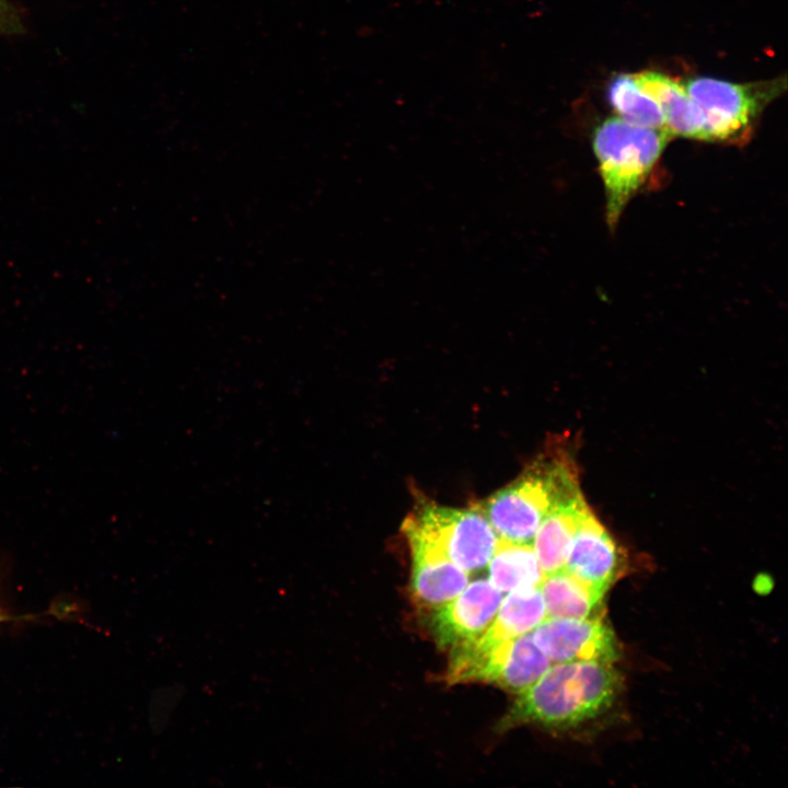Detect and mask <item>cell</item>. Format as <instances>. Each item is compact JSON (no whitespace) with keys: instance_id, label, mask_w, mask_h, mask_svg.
Segmentation results:
<instances>
[{"instance_id":"cell-1","label":"cell","mask_w":788,"mask_h":788,"mask_svg":"<svg viewBox=\"0 0 788 788\" xmlns=\"http://www.w3.org/2000/svg\"><path fill=\"white\" fill-rule=\"evenodd\" d=\"M612 664L579 660L551 665L519 693L500 729L524 723L569 728L596 718L612 706L619 690Z\"/></svg>"},{"instance_id":"cell-2","label":"cell","mask_w":788,"mask_h":788,"mask_svg":"<svg viewBox=\"0 0 788 788\" xmlns=\"http://www.w3.org/2000/svg\"><path fill=\"white\" fill-rule=\"evenodd\" d=\"M578 472L569 454L551 448L515 480L476 507L498 537L532 544L537 528L559 502L580 495Z\"/></svg>"},{"instance_id":"cell-3","label":"cell","mask_w":788,"mask_h":788,"mask_svg":"<svg viewBox=\"0 0 788 788\" xmlns=\"http://www.w3.org/2000/svg\"><path fill=\"white\" fill-rule=\"evenodd\" d=\"M672 138L665 129L633 125L618 116L604 119L595 128L592 143L604 184L606 222L611 229H615L625 207Z\"/></svg>"},{"instance_id":"cell-4","label":"cell","mask_w":788,"mask_h":788,"mask_svg":"<svg viewBox=\"0 0 788 788\" xmlns=\"http://www.w3.org/2000/svg\"><path fill=\"white\" fill-rule=\"evenodd\" d=\"M704 117L705 141L743 146L763 109L786 89V79L733 83L707 77L683 81Z\"/></svg>"},{"instance_id":"cell-5","label":"cell","mask_w":788,"mask_h":788,"mask_svg":"<svg viewBox=\"0 0 788 788\" xmlns=\"http://www.w3.org/2000/svg\"><path fill=\"white\" fill-rule=\"evenodd\" d=\"M551 663L531 633L498 642L476 637L452 648L447 680L496 683L520 693L542 676Z\"/></svg>"},{"instance_id":"cell-6","label":"cell","mask_w":788,"mask_h":788,"mask_svg":"<svg viewBox=\"0 0 788 788\" xmlns=\"http://www.w3.org/2000/svg\"><path fill=\"white\" fill-rule=\"evenodd\" d=\"M403 529L437 546L467 572L488 564L499 538L477 508L455 509L429 502L416 508Z\"/></svg>"},{"instance_id":"cell-7","label":"cell","mask_w":788,"mask_h":788,"mask_svg":"<svg viewBox=\"0 0 788 788\" xmlns=\"http://www.w3.org/2000/svg\"><path fill=\"white\" fill-rule=\"evenodd\" d=\"M531 634L537 647L555 663L579 660L613 663L618 657L613 630L596 616L546 617Z\"/></svg>"},{"instance_id":"cell-8","label":"cell","mask_w":788,"mask_h":788,"mask_svg":"<svg viewBox=\"0 0 788 788\" xmlns=\"http://www.w3.org/2000/svg\"><path fill=\"white\" fill-rule=\"evenodd\" d=\"M501 601L502 592L489 580L479 579L466 586L432 616L438 644L453 648L478 637L494 619Z\"/></svg>"},{"instance_id":"cell-9","label":"cell","mask_w":788,"mask_h":788,"mask_svg":"<svg viewBox=\"0 0 788 788\" xmlns=\"http://www.w3.org/2000/svg\"><path fill=\"white\" fill-rule=\"evenodd\" d=\"M623 563L616 542L590 510L572 537L564 569L603 598Z\"/></svg>"},{"instance_id":"cell-10","label":"cell","mask_w":788,"mask_h":788,"mask_svg":"<svg viewBox=\"0 0 788 788\" xmlns=\"http://www.w3.org/2000/svg\"><path fill=\"white\" fill-rule=\"evenodd\" d=\"M413 557V590L425 605L441 606L461 593L468 582L467 571L450 560L437 546L405 532Z\"/></svg>"},{"instance_id":"cell-11","label":"cell","mask_w":788,"mask_h":788,"mask_svg":"<svg viewBox=\"0 0 788 788\" xmlns=\"http://www.w3.org/2000/svg\"><path fill=\"white\" fill-rule=\"evenodd\" d=\"M630 74L637 86L658 103L665 129L672 137L705 141L704 117L687 94L683 80L652 70Z\"/></svg>"},{"instance_id":"cell-12","label":"cell","mask_w":788,"mask_h":788,"mask_svg":"<svg viewBox=\"0 0 788 788\" xmlns=\"http://www.w3.org/2000/svg\"><path fill=\"white\" fill-rule=\"evenodd\" d=\"M589 511L580 494L557 503L544 517L532 545L545 575L564 569L572 537Z\"/></svg>"},{"instance_id":"cell-13","label":"cell","mask_w":788,"mask_h":788,"mask_svg":"<svg viewBox=\"0 0 788 788\" xmlns=\"http://www.w3.org/2000/svg\"><path fill=\"white\" fill-rule=\"evenodd\" d=\"M489 565V581L500 592L538 588L545 573L533 545L498 538Z\"/></svg>"},{"instance_id":"cell-14","label":"cell","mask_w":788,"mask_h":788,"mask_svg":"<svg viewBox=\"0 0 788 788\" xmlns=\"http://www.w3.org/2000/svg\"><path fill=\"white\" fill-rule=\"evenodd\" d=\"M545 618L538 588L512 591L502 598L494 619L478 637L489 642L515 638L532 631Z\"/></svg>"},{"instance_id":"cell-15","label":"cell","mask_w":788,"mask_h":788,"mask_svg":"<svg viewBox=\"0 0 788 788\" xmlns=\"http://www.w3.org/2000/svg\"><path fill=\"white\" fill-rule=\"evenodd\" d=\"M538 589L546 617H592L602 600V596L565 569L545 575Z\"/></svg>"},{"instance_id":"cell-16","label":"cell","mask_w":788,"mask_h":788,"mask_svg":"<svg viewBox=\"0 0 788 788\" xmlns=\"http://www.w3.org/2000/svg\"><path fill=\"white\" fill-rule=\"evenodd\" d=\"M606 95L614 112L625 121L641 127L665 129L660 106L637 86L631 74L614 77L607 85Z\"/></svg>"},{"instance_id":"cell-17","label":"cell","mask_w":788,"mask_h":788,"mask_svg":"<svg viewBox=\"0 0 788 788\" xmlns=\"http://www.w3.org/2000/svg\"><path fill=\"white\" fill-rule=\"evenodd\" d=\"M23 24L15 8L7 0H0V35H13L22 32Z\"/></svg>"},{"instance_id":"cell-18","label":"cell","mask_w":788,"mask_h":788,"mask_svg":"<svg viewBox=\"0 0 788 788\" xmlns=\"http://www.w3.org/2000/svg\"><path fill=\"white\" fill-rule=\"evenodd\" d=\"M3 619H5V615H4V612H3V610H2V607H1V605H0V623H1Z\"/></svg>"}]
</instances>
